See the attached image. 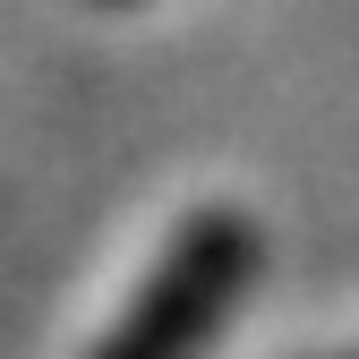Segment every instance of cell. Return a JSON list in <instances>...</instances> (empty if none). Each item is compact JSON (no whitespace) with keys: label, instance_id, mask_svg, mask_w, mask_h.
Listing matches in <instances>:
<instances>
[{"label":"cell","instance_id":"cell-1","mask_svg":"<svg viewBox=\"0 0 359 359\" xmlns=\"http://www.w3.org/2000/svg\"><path fill=\"white\" fill-rule=\"evenodd\" d=\"M257 274V222L248 214H197L180 222L171 257L146 274V291L128 299V317L103 334L95 359H197L205 334L231 317V299L248 291Z\"/></svg>","mask_w":359,"mask_h":359}]
</instances>
